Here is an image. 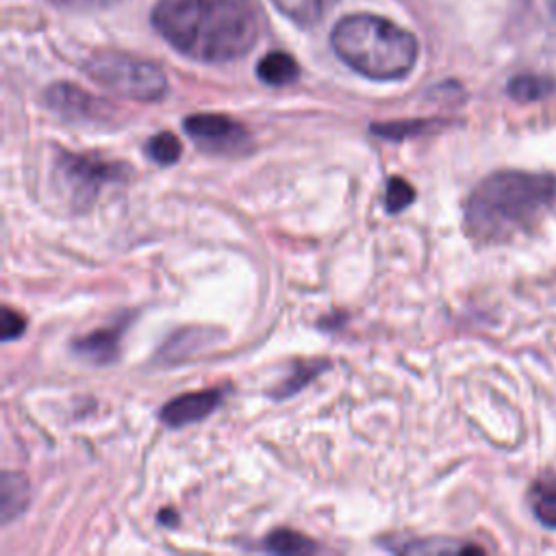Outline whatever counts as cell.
I'll return each instance as SVG.
<instances>
[{
  "label": "cell",
  "instance_id": "ffe728a7",
  "mask_svg": "<svg viewBox=\"0 0 556 556\" xmlns=\"http://www.w3.org/2000/svg\"><path fill=\"white\" fill-rule=\"evenodd\" d=\"M393 552H404V554H430V552H482L480 547L471 545H456V543H434V541H397V545H389Z\"/></svg>",
  "mask_w": 556,
  "mask_h": 556
},
{
  "label": "cell",
  "instance_id": "cb8c5ba5",
  "mask_svg": "<svg viewBox=\"0 0 556 556\" xmlns=\"http://www.w3.org/2000/svg\"><path fill=\"white\" fill-rule=\"evenodd\" d=\"M552 4H554V7H556V0H552Z\"/></svg>",
  "mask_w": 556,
  "mask_h": 556
},
{
  "label": "cell",
  "instance_id": "603a6c76",
  "mask_svg": "<svg viewBox=\"0 0 556 556\" xmlns=\"http://www.w3.org/2000/svg\"><path fill=\"white\" fill-rule=\"evenodd\" d=\"M176 519H178V513H176L174 508H163V510L159 513V521L165 523V526H176V523H178Z\"/></svg>",
  "mask_w": 556,
  "mask_h": 556
},
{
  "label": "cell",
  "instance_id": "277c9868",
  "mask_svg": "<svg viewBox=\"0 0 556 556\" xmlns=\"http://www.w3.org/2000/svg\"><path fill=\"white\" fill-rule=\"evenodd\" d=\"M85 70L96 83L128 100L156 102L167 93L165 72L156 63L126 52H98Z\"/></svg>",
  "mask_w": 556,
  "mask_h": 556
},
{
  "label": "cell",
  "instance_id": "5b68a950",
  "mask_svg": "<svg viewBox=\"0 0 556 556\" xmlns=\"http://www.w3.org/2000/svg\"><path fill=\"white\" fill-rule=\"evenodd\" d=\"M59 172L72 191L74 204L89 206L104 185L124 180L128 167L91 154H63L59 159Z\"/></svg>",
  "mask_w": 556,
  "mask_h": 556
},
{
  "label": "cell",
  "instance_id": "7c38bea8",
  "mask_svg": "<svg viewBox=\"0 0 556 556\" xmlns=\"http://www.w3.org/2000/svg\"><path fill=\"white\" fill-rule=\"evenodd\" d=\"M556 91V80L541 74H517L508 80L506 93L517 102H536Z\"/></svg>",
  "mask_w": 556,
  "mask_h": 556
},
{
  "label": "cell",
  "instance_id": "8fae6325",
  "mask_svg": "<svg viewBox=\"0 0 556 556\" xmlns=\"http://www.w3.org/2000/svg\"><path fill=\"white\" fill-rule=\"evenodd\" d=\"M28 504V482L22 473L4 471L0 478V519L13 521Z\"/></svg>",
  "mask_w": 556,
  "mask_h": 556
},
{
  "label": "cell",
  "instance_id": "7a4b0ae2",
  "mask_svg": "<svg viewBox=\"0 0 556 556\" xmlns=\"http://www.w3.org/2000/svg\"><path fill=\"white\" fill-rule=\"evenodd\" d=\"M556 213V176L495 172L465 202V228L478 243H508Z\"/></svg>",
  "mask_w": 556,
  "mask_h": 556
},
{
  "label": "cell",
  "instance_id": "6da1fadb",
  "mask_svg": "<svg viewBox=\"0 0 556 556\" xmlns=\"http://www.w3.org/2000/svg\"><path fill=\"white\" fill-rule=\"evenodd\" d=\"M152 24L172 48L200 63L235 61L258 39L252 0H156Z\"/></svg>",
  "mask_w": 556,
  "mask_h": 556
},
{
  "label": "cell",
  "instance_id": "8992f818",
  "mask_svg": "<svg viewBox=\"0 0 556 556\" xmlns=\"http://www.w3.org/2000/svg\"><path fill=\"white\" fill-rule=\"evenodd\" d=\"M185 132L193 143L211 154H241L250 146L248 128L224 113H195L185 117Z\"/></svg>",
  "mask_w": 556,
  "mask_h": 556
},
{
  "label": "cell",
  "instance_id": "7402d4cb",
  "mask_svg": "<svg viewBox=\"0 0 556 556\" xmlns=\"http://www.w3.org/2000/svg\"><path fill=\"white\" fill-rule=\"evenodd\" d=\"M61 9H72V11H91V9H106L117 4L119 0H48Z\"/></svg>",
  "mask_w": 556,
  "mask_h": 556
},
{
  "label": "cell",
  "instance_id": "ac0fdd59",
  "mask_svg": "<svg viewBox=\"0 0 556 556\" xmlns=\"http://www.w3.org/2000/svg\"><path fill=\"white\" fill-rule=\"evenodd\" d=\"M328 367V361H311V363H298L293 367V374L274 391V397H289L295 391H300L308 380H313L317 374H321Z\"/></svg>",
  "mask_w": 556,
  "mask_h": 556
},
{
  "label": "cell",
  "instance_id": "9c48e42d",
  "mask_svg": "<svg viewBox=\"0 0 556 556\" xmlns=\"http://www.w3.org/2000/svg\"><path fill=\"white\" fill-rule=\"evenodd\" d=\"M46 102L50 109L61 113L63 117L76 119V117H93L102 109L104 102L87 93L85 89L70 85V83H56L48 87L46 91Z\"/></svg>",
  "mask_w": 556,
  "mask_h": 556
},
{
  "label": "cell",
  "instance_id": "2e32d148",
  "mask_svg": "<svg viewBox=\"0 0 556 556\" xmlns=\"http://www.w3.org/2000/svg\"><path fill=\"white\" fill-rule=\"evenodd\" d=\"M146 154L156 165H174L182 154V143L174 132L161 130L148 139Z\"/></svg>",
  "mask_w": 556,
  "mask_h": 556
},
{
  "label": "cell",
  "instance_id": "3957f363",
  "mask_svg": "<svg viewBox=\"0 0 556 556\" xmlns=\"http://www.w3.org/2000/svg\"><path fill=\"white\" fill-rule=\"evenodd\" d=\"M330 46L348 67L371 80L404 78L419 54L410 30L371 13L341 17L330 33Z\"/></svg>",
  "mask_w": 556,
  "mask_h": 556
},
{
  "label": "cell",
  "instance_id": "44dd1931",
  "mask_svg": "<svg viewBox=\"0 0 556 556\" xmlns=\"http://www.w3.org/2000/svg\"><path fill=\"white\" fill-rule=\"evenodd\" d=\"M0 328H2V339H4V341L17 339V337H22L24 330H26V319H24L17 311L4 306V308H2Z\"/></svg>",
  "mask_w": 556,
  "mask_h": 556
},
{
  "label": "cell",
  "instance_id": "9a60e30c",
  "mask_svg": "<svg viewBox=\"0 0 556 556\" xmlns=\"http://www.w3.org/2000/svg\"><path fill=\"white\" fill-rule=\"evenodd\" d=\"M530 500H532L534 517L543 526L556 528V482H552V480L534 482V486L530 491Z\"/></svg>",
  "mask_w": 556,
  "mask_h": 556
},
{
  "label": "cell",
  "instance_id": "e0dca14e",
  "mask_svg": "<svg viewBox=\"0 0 556 556\" xmlns=\"http://www.w3.org/2000/svg\"><path fill=\"white\" fill-rule=\"evenodd\" d=\"M439 126V119H410V122H391V124H374L371 132L378 137H384L389 141L408 139L413 135H424L428 130H434Z\"/></svg>",
  "mask_w": 556,
  "mask_h": 556
},
{
  "label": "cell",
  "instance_id": "ba28073f",
  "mask_svg": "<svg viewBox=\"0 0 556 556\" xmlns=\"http://www.w3.org/2000/svg\"><path fill=\"white\" fill-rule=\"evenodd\" d=\"M124 334V324H115L109 328H98L85 337L74 339L72 350L93 363V365H109L119 358V339Z\"/></svg>",
  "mask_w": 556,
  "mask_h": 556
},
{
  "label": "cell",
  "instance_id": "4fadbf2b",
  "mask_svg": "<svg viewBox=\"0 0 556 556\" xmlns=\"http://www.w3.org/2000/svg\"><path fill=\"white\" fill-rule=\"evenodd\" d=\"M276 9L300 26L317 24L339 0H271Z\"/></svg>",
  "mask_w": 556,
  "mask_h": 556
},
{
  "label": "cell",
  "instance_id": "52a82bcc",
  "mask_svg": "<svg viewBox=\"0 0 556 556\" xmlns=\"http://www.w3.org/2000/svg\"><path fill=\"white\" fill-rule=\"evenodd\" d=\"M222 395H224L222 389H204V391L178 395L161 408L159 417L169 428H182V426L195 424L208 417L219 406Z\"/></svg>",
  "mask_w": 556,
  "mask_h": 556
},
{
  "label": "cell",
  "instance_id": "30bf717a",
  "mask_svg": "<svg viewBox=\"0 0 556 556\" xmlns=\"http://www.w3.org/2000/svg\"><path fill=\"white\" fill-rule=\"evenodd\" d=\"M256 76L265 85L285 87V85H291L298 80L300 65L291 54H287L282 50H271L256 63Z\"/></svg>",
  "mask_w": 556,
  "mask_h": 556
},
{
  "label": "cell",
  "instance_id": "d6986e66",
  "mask_svg": "<svg viewBox=\"0 0 556 556\" xmlns=\"http://www.w3.org/2000/svg\"><path fill=\"white\" fill-rule=\"evenodd\" d=\"M415 200V189L408 180L393 176L387 182V191H384V208L389 213H400L404 211L408 204H413Z\"/></svg>",
  "mask_w": 556,
  "mask_h": 556
},
{
  "label": "cell",
  "instance_id": "5bb4252c",
  "mask_svg": "<svg viewBox=\"0 0 556 556\" xmlns=\"http://www.w3.org/2000/svg\"><path fill=\"white\" fill-rule=\"evenodd\" d=\"M263 547L274 554H308V552L317 549V545L308 536H304L295 530H287V528H280V530H274L271 534H267Z\"/></svg>",
  "mask_w": 556,
  "mask_h": 556
}]
</instances>
